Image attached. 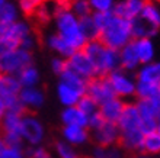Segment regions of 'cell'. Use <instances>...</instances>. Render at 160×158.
I'll use <instances>...</instances> for the list:
<instances>
[{
	"label": "cell",
	"instance_id": "cell-1",
	"mask_svg": "<svg viewBox=\"0 0 160 158\" xmlns=\"http://www.w3.org/2000/svg\"><path fill=\"white\" fill-rule=\"evenodd\" d=\"M55 26H57V33L72 46L74 51L84 50V46L88 44L83 32L80 29V23L72 10H61L55 13L54 16Z\"/></svg>",
	"mask_w": 160,
	"mask_h": 158
},
{
	"label": "cell",
	"instance_id": "cell-2",
	"mask_svg": "<svg viewBox=\"0 0 160 158\" xmlns=\"http://www.w3.org/2000/svg\"><path fill=\"white\" fill-rule=\"evenodd\" d=\"M86 54L90 57L93 65L96 68V74L101 77H106L112 71L119 70V57L118 51L106 48L102 42L92 41L84 46Z\"/></svg>",
	"mask_w": 160,
	"mask_h": 158
},
{
	"label": "cell",
	"instance_id": "cell-3",
	"mask_svg": "<svg viewBox=\"0 0 160 158\" xmlns=\"http://www.w3.org/2000/svg\"><path fill=\"white\" fill-rule=\"evenodd\" d=\"M98 41L102 42L109 50L119 51L132 41L131 22L115 16L109 25L101 32V36Z\"/></svg>",
	"mask_w": 160,
	"mask_h": 158
},
{
	"label": "cell",
	"instance_id": "cell-4",
	"mask_svg": "<svg viewBox=\"0 0 160 158\" xmlns=\"http://www.w3.org/2000/svg\"><path fill=\"white\" fill-rule=\"evenodd\" d=\"M34 65V55L31 51L18 48L13 52L0 57V73L2 75H18L23 68Z\"/></svg>",
	"mask_w": 160,
	"mask_h": 158
},
{
	"label": "cell",
	"instance_id": "cell-5",
	"mask_svg": "<svg viewBox=\"0 0 160 158\" xmlns=\"http://www.w3.org/2000/svg\"><path fill=\"white\" fill-rule=\"evenodd\" d=\"M21 135L23 142L29 144L31 146H38L45 136V129L42 126L41 121L32 115L31 112L25 113L22 116L21 122Z\"/></svg>",
	"mask_w": 160,
	"mask_h": 158
},
{
	"label": "cell",
	"instance_id": "cell-6",
	"mask_svg": "<svg viewBox=\"0 0 160 158\" xmlns=\"http://www.w3.org/2000/svg\"><path fill=\"white\" fill-rule=\"evenodd\" d=\"M84 94L89 96L98 106H101V104L106 103L108 100L117 97L112 87H111L109 81H108V79L106 77H101V75H96L92 80H89L88 84H86Z\"/></svg>",
	"mask_w": 160,
	"mask_h": 158
},
{
	"label": "cell",
	"instance_id": "cell-7",
	"mask_svg": "<svg viewBox=\"0 0 160 158\" xmlns=\"http://www.w3.org/2000/svg\"><path fill=\"white\" fill-rule=\"evenodd\" d=\"M106 79L117 97L122 99V97L135 96V81L130 74H127V71H122L121 68L115 70L106 75Z\"/></svg>",
	"mask_w": 160,
	"mask_h": 158
},
{
	"label": "cell",
	"instance_id": "cell-8",
	"mask_svg": "<svg viewBox=\"0 0 160 158\" xmlns=\"http://www.w3.org/2000/svg\"><path fill=\"white\" fill-rule=\"evenodd\" d=\"M67 64H68V68L73 70L76 74H79L80 77H83L86 81L92 80L93 77H96V68L93 65L92 60L86 54L84 50H80L76 51L74 54L67 60Z\"/></svg>",
	"mask_w": 160,
	"mask_h": 158
},
{
	"label": "cell",
	"instance_id": "cell-9",
	"mask_svg": "<svg viewBox=\"0 0 160 158\" xmlns=\"http://www.w3.org/2000/svg\"><path fill=\"white\" fill-rule=\"evenodd\" d=\"M119 136H121V131L118 125L111 122H105L99 129L92 132V138L96 142V146H103V148L118 145Z\"/></svg>",
	"mask_w": 160,
	"mask_h": 158
},
{
	"label": "cell",
	"instance_id": "cell-10",
	"mask_svg": "<svg viewBox=\"0 0 160 158\" xmlns=\"http://www.w3.org/2000/svg\"><path fill=\"white\" fill-rule=\"evenodd\" d=\"M147 2L148 0H119L114 4L112 12L117 17L131 22L141 15Z\"/></svg>",
	"mask_w": 160,
	"mask_h": 158
},
{
	"label": "cell",
	"instance_id": "cell-11",
	"mask_svg": "<svg viewBox=\"0 0 160 158\" xmlns=\"http://www.w3.org/2000/svg\"><path fill=\"white\" fill-rule=\"evenodd\" d=\"M118 128L121 132L125 131H132V129H140L141 125V117H140L138 109L135 103H125L124 110L121 113V117L118 121Z\"/></svg>",
	"mask_w": 160,
	"mask_h": 158
},
{
	"label": "cell",
	"instance_id": "cell-12",
	"mask_svg": "<svg viewBox=\"0 0 160 158\" xmlns=\"http://www.w3.org/2000/svg\"><path fill=\"white\" fill-rule=\"evenodd\" d=\"M125 102L119 97H114V99L108 100L106 103L99 106V113L102 117L105 119V122H111V123H118L121 113L124 110Z\"/></svg>",
	"mask_w": 160,
	"mask_h": 158
},
{
	"label": "cell",
	"instance_id": "cell-13",
	"mask_svg": "<svg viewBox=\"0 0 160 158\" xmlns=\"http://www.w3.org/2000/svg\"><path fill=\"white\" fill-rule=\"evenodd\" d=\"M19 99L22 104L25 106L28 112H32L35 109H39L45 102L44 93L38 87H29V89H22L19 93Z\"/></svg>",
	"mask_w": 160,
	"mask_h": 158
},
{
	"label": "cell",
	"instance_id": "cell-14",
	"mask_svg": "<svg viewBox=\"0 0 160 158\" xmlns=\"http://www.w3.org/2000/svg\"><path fill=\"white\" fill-rule=\"evenodd\" d=\"M144 141V133L140 129H132V131H125L121 132L118 145L124 148L125 151H131V152H141V146H143Z\"/></svg>",
	"mask_w": 160,
	"mask_h": 158
},
{
	"label": "cell",
	"instance_id": "cell-15",
	"mask_svg": "<svg viewBox=\"0 0 160 158\" xmlns=\"http://www.w3.org/2000/svg\"><path fill=\"white\" fill-rule=\"evenodd\" d=\"M159 28L146 21L143 16L135 17L131 21V32H132V39H152L157 33Z\"/></svg>",
	"mask_w": 160,
	"mask_h": 158
},
{
	"label": "cell",
	"instance_id": "cell-16",
	"mask_svg": "<svg viewBox=\"0 0 160 158\" xmlns=\"http://www.w3.org/2000/svg\"><path fill=\"white\" fill-rule=\"evenodd\" d=\"M57 96H58V100L61 102L64 108H72V106H77L83 93L76 90L72 86H68V84L63 83V81H58V84H57Z\"/></svg>",
	"mask_w": 160,
	"mask_h": 158
},
{
	"label": "cell",
	"instance_id": "cell-17",
	"mask_svg": "<svg viewBox=\"0 0 160 158\" xmlns=\"http://www.w3.org/2000/svg\"><path fill=\"white\" fill-rule=\"evenodd\" d=\"M132 45H134L135 54L138 57V61L141 65L150 64L154 61V45H153L152 39H132Z\"/></svg>",
	"mask_w": 160,
	"mask_h": 158
},
{
	"label": "cell",
	"instance_id": "cell-18",
	"mask_svg": "<svg viewBox=\"0 0 160 158\" xmlns=\"http://www.w3.org/2000/svg\"><path fill=\"white\" fill-rule=\"evenodd\" d=\"M61 122H63L64 126H83V128H88L89 116L82 112L77 106H72V108H64L63 113H61Z\"/></svg>",
	"mask_w": 160,
	"mask_h": 158
},
{
	"label": "cell",
	"instance_id": "cell-19",
	"mask_svg": "<svg viewBox=\"0 0 160 158\" xmlns=\"http://www.w3.org/2000/svg\"><path fill=\"white\" fill-rule=\"evenodd\" d=\"M63 141H66L70 145H83L89 141V129L83 126H64L63 131Z\"/></svg>",
	"mask_w": 160,
	"mask_h": 158
},
{
	"label": "cell",
	"instance_id": "cell-20",
	"mask_svg": "<svg viewBox=\"0 0 160 158\" xmlns=\"http://www.w3.org/2000/svg\"><path fill=\"white\" fill-rule=\"evenodd\" d=\"M118 57H119V68L122 71H132L140 65L138 57L135 54L132 41L118 51Z\"/></svg>",
	"mask_w": 160,
	"mask_h": 158
},
{
	"label": "cell",
	"instance_id": "cell-21",
	"mask_svg": "<svg viewBox=\"0 0 160 158\" xmlns=\"http://www.w3.org/2000/svg\"><path fill=\"white\" fill-rule=\"evenodd\" d=\"M135 106L138 109L141 121H159L160 119V104L156 100H137Z\"/></svg>",
	"mask_w": 160,
	"mask_h": 158
},
{
	"label": "cell",
	"instance_id": "cell-22",
	"mask_svg": "<svg viewBox=\"0 0 160 158\" xmlns=\"http://www.w3.org/2000/svg\"><path fill=\"white\" fill-rule=\"evenodd\" d=\"M22 86L16 75H2L0 77V99H9L19 96Z\"/></svg>",
	"mask_w": 160,
	"mask_h": 158
},
{
	"label": "cell",
	"instance_id": "cell-23",
	"mask_svg": "<svg viewBox=\"0 0 160 158\" xmlns=\"http://www.w3.org/2000/svg\"><path fill=\"white\" fill-rule=\"evenodd\" d=\"M47 45L50 46L54 52H57L61 58H66V60H68L76 52L67 42L64 41L63 38L60 36L58 33H51V35H48V38H47Z\"/></svg>",
	"mask_w": 160,
	"mask_h": 158
},
{
	"label": "cell",
	"instance_id": "cell-24",
	"mask_svg": "<svg viewBox=\"0 0 160 158\" xmlns=\"http://www.w3.org/2000/svg\"><path fill=\"white\" fill-rule=\"evenodd\" d=\"M137 81L143 83L160 84V63L153 61L150 64H146L137 71Z\"/></svg>",
	"mask_w": 160,
	"mask_h": 158
},
{
	"label": "cell",
	"instance_id": "cell-25",
	"mask_svg": "<svg viewBox=\"0 0 160 158\" xmlns=\"http://www.w3.org/2000/svg\"><path fill=\"white\" fill-rule=\"evenodd\" d=\"M22 116L23 115H19V113L6 112L3 121L0 123V133H21Z\"/></svg>",
	"mask_w": 160,
	"mask_h": 158
},
{
	"label": "cell",
	"instance_id": "cell-26",
	"mask_svg": "<svg viewBox=\"0 0 160 158\" xmlns=\"http://www.w3.org/2000/svg\"><path fill=\"white\" fill-rule=\"evenodd\" d=\"M19 83H21L22 89H29V87H37L39 83V71L35 68L34 65H29L23 68V70L16 75Z\"/></svg>",
	"mask_w": 160,
	"mask_h": 158
},
{
	"label": "cell",
	"instance_id": "cell-27",
	"mask_svg": "<svg viewBox=\"0 0 160 158\" xmlns=\"http://www.w3.org/2000/svg\"><path fill=\"white\" fill-rule=\"evenodd\" d=\"M79 23H80V29H82V32H83V35L88 42L98 41V39H99V36H101V29L96 26L92 15L88 17H83V19H79Z\"/></svg>",
	"mask_w": 160,
	"mask_h": 158
},
{
	"label": "cell",
	"instance_id": "cell-28",
	"mask_svg": "<svg viewBox=\"0 0 160 158\" xmlns=\"http://www.w3.org/2000/svg\"><path fill=\"white\" fill-rule=\"evenodd\" d=\"M60 81H63V83L74 87L76 90L83 93V94H84V92H86V84H88V81H86L83 77H80L79 74H76L73 70H70V68H67L63 74L60 75Z\"/></svg>",
	"mask_w": 160,
	"mask_h": 158
},
{
	"label": "cell",
	"instance_id": "cell-29",
	"mask_svg": "<svg viewBox=\"0 0 160 158\" xmlns=\"http://www.w3.org/2000/svg\"><path fill=\"white\" fill-rule=\"evenodd\" d=\"M18 10L19 9L13 3L6 2L0 7V26H9V25H12V23H15L16 21H19L18 19V15H19Z\"/></svg>",
	"mask_w": 160,
	"mask_h": 158
},
{
	"label": "cell",
	"instance_id": "cell-30",
	"mask_svg": "<svg viewBox=\"0 0 160 158\" xmlns=\"http://www.w3.org/2000/svg\"><path fill=\"white\" fill-rule=\"evenodd\" d=\"M160 84L143 83V81H135V97L137 100H147L154 99L157 94Z\"/></svg>",
	"mask_w": 160,
	"mask_h": 158
},
{
	"label": "cell",
	"instance_id": "cell-31",
	"mask_svg": "<svg viewBox=\"0 0 160 158\" xmlns=\"http://www.w3.org/2000/svg\"><path fill=\"white\" fill-rule=\"evenodd\" d=\"M141 152L146 155H157L160 154V135L157 132L144 135L143 146H141Z\"/></svg>",
	"mask_w": 160,
	"mask_h": 158
},
{
	"label": "cell",
	"instance_id": "cell-32",
	"mask_svg": "<svg viewBox=\"0 0 160 158\" xmlns=\"http://www.w3.org/2000/svg\"><path fill=\"white\" fill-rule=\"evenodd\" d=\"M140 16H143L146 21H148L154 26L160 28V10H159V7H157L156 4L153 3V2L148 0L147 3H146V6H144L143 12H141Z\"/></svg>",
	"mask_w": 160,
	"mask_h": 158
},
{
	"label": "cell",
	"instance_id": "cell-33",
	"mask_svg": "<svg viewBox=\"0 0 160 158\" xmlns=\"http://www.w3.org/2000/svg\"><path fill=\"white\" fill-rule=\"evenodd\" d=\"M72 13L77 19H83V17H88L93 13L92 7H90V3L89 0H73L72 2V7H70Z\"/></svg>",
	"mask_w": 160,
	"mask_h": 158
},
{
	"label": "cell",
	"instance_id": "cell-34",
	"mask_svg": "<svg viewBox=\"0 0 160 158\" xmlns=\"http://www.w3.org/2000/svg\"><path fill=\"white\" fill-rule=\"evenodd\" d=\"M45 2L47 0H19V2H18V6H19V10H21L26 17H34L37 10H38Z\"/></svg>",
	"mask_w": 160,
	"mask_h": 158
},
{
	"label": "cell",
	"instance_id": "cell-35",
	"mask_svg": "<svg viewBox=\"0 0 160 158\" xmlns=\"http://www.w3.org/2000/svg\"><path fill=\"white\" fill-rule=\"evenodd\" d=\"M54 150L58 158H80L74 146L67 144L66 141H57L54 144Z\"/></svg>",
	"mask_w": 160,
	"mask_h": 158
},
{
	"label": "cell",
	"instance_id": "cell-36",
	"mask_svg": "<svg viewBox=\"0 0 160 158\" xmlns=\"http://www.w3.org/2000/svg\"><path fill=\"white\" fill-rule=\"evenodd\" d=\"M92 17H93V21H95V23H96V26L102 32L111 23V21L115 17V15L112 10H109V12H93Z\"/></svg>",
	"mask_w": 160,
	"mask_h": 158
},
{
	"label": "cell",
	"instance_id": "cell-37",
	"mask_svg": "<svg viewBox=\"0 0 160 158\" xmlns=\"http://www.w3.org/2000/svg\"><path fill=\"white\" fill-rule=\"evenodd\" d=\"M18 48H21V42L10 36H2L0 38V57L6 55L9 52L16 51Z\"/></svg>",
	"mask_w": 160,
	"mask_h": 158
},
{
	"label": "cell",
	"instance_id": "cell-38",
	"mask_svg": "<svg viewBox=\"0 0 160 158\" xmlns=\"http://www.w3.org/2000/svg\"><path fill=\"white\" fill-rule=\"evenodd\" d=\"M77 108L83 113H86L88 116H90V115H93V113H96L98 110H99V106L86 94L82 96V99H80L79 103H77Z\"/></svg>",
	"mask_w": 160,
	"mask_h": 158
},
{
	"label": "cell",
	"instance_id": "cell-39",
	"mask_svg": "<svg viewBox=\"0 0 160 158\" xmlns=\"http://www.w3.org/2000/svg\"><path fill=\"white\" fill-rule=\"evenodd\" d=\"M93 12H109L114 9L115 0H89Z\"/></svg>",
	"mask_w": 160,
	"mask_h": 158
},
{
	"label": "cell",
	"instance_id": "cell-40",
	"mask_svg": "<svg viewBox=\"0 0 160 158\" xmlns=\"http://www.w3.org/2000/svg\"><path fill=\"white\" fill-rule=\"evenodd\" d=\"M26 158H54L50 151L44 146H31L25 150Z\"/></svg>",
	"mask_w": 160,
	"mask_h": 158
},
{
	"label": "cell",
	"instance_id": "cell-41",
	"mask_svg": "<svg viewBox=\"0 0 160 158\" xmlns=\"http://www.w3.org/2000/svg\"><path fill=\"white\" fill-rule=\"evenodd\" d=\"M0 136L3 138L4 145L6 146L23 148V139H22L21 133H0Z\"/></svg>",
	"mask_w": 160,
	"mask_h": 158
},
{
	"label": "cell",
	"instance_id": "cell-42",
	"mask_svg": "<svg viewBox=\"0 0 160 158\" xmlns=\"http://www.w3.org/2000/svg\"><path fill=\"white\" fill-rule=\"evenodd\" d=\"M2 158H26L25 150L23 148H18V146H6L3 152L0 154Z\"/></svg>",
	"mask_w": 160,
	"mask_h": 158
},
{
	"label": "cell",
	"instance_id": "cell-43",
	"mask_svg": "<svg viewBox=\"0 0 160 158\" xmlns=\"http://www.w3.org/2000/svg\"><path fill=\"white\" fill-rule=\"evenodd\" d=\"M51 68H52V71L60 77V75L68 68L67 60L61 58V57H55V58H52V61H51Z\"/></svg>",
	"mask_w": 160,
	"mask_h": 158
},
{
	"label": "cell",
	"instance_id": "cell-44",
	"mask_svg": "<svg viewBox=\"0 0 160 158\" xmlns=\"http://www.w3.org/2000/svg\"><path fill=\"white\" fill-rule=\"evenodd\" d=\"M105 123V119L102 117V115L99 113V110H98L96 113H93V115H90L89 116V122H88V129L89 131H96V129H99L102 125Z\"/></svg>",
	"mask_w": 160,
	"mask_h": 158
},
{
	"label": "cell",
	"instance_id": "cell-45",
	"mask_svg": "<svg viewBox=\"0 0 160 158\" xmlns=\"http://www.w3.org/2000/svg\"><path fill=\"white\" fill-rule=\"evenodd\" d=\"M92 158H108V148L95 146V150L92 152Z\"/></svg>",
	"mask_w": 160,
	"mask_h": 158
},
{
	"label": "cell",
	"instance_id": "cell-46",
	"mask_svg": "<svg viewBox=\"0 0 160 158\" xmlns=\"http://www.w3.org/2000/svg\"><path fill=\"white\" fill-rule=\"evenodd\" d=\"M4 115H6V108H4V103H3V100L0 99V123H2V121H3Z\"/></svg>",
	"mask_w": 160,
	"mask_h": 158
},
{
	"label": "cell",
	"instance_id": "cell-47",
	"mask_svg": "<svg viewBox=\"0 0 160 158\" xmlns=\"http://www.w3.org/2000/svg\"><path fill=\"white\" fill-rule=\"evenodd\" d=\"M131 158H153V157H150V155H146V154H143V152H135L134 155H132V157Z\"/></svg>",
	"mask_w": 160,
	"mask_h": 158
},
{
	"label": "cell",
	"instance_id": "cell-48",
	"mask_svg": "<svg viewBox=\"0 0 160 158\" xmlns=\"http://www.w3.org/2000/svg\"><path fill=\"white\" fill-rule=\"evenodd\" d=\"M153 100H156L157 103L160 104V87H159V90H157V94H156V97H154V99H153Z\"/></svg>",
	"mask_w": 160,
	"mask_h": 158
},
{
	"label": "cell",
	"instance_id": "cell-49",
	"mask_svg": "<svg viewBox=\"0 0 160 158\" xmlns=\"http://www.w3.org/2000/svg\"><path fill=\"white\" fill-rule=\"evenodd\" d=\"M156 132L160 135V119H159V122H157V129H156Z\"/></svg>",
	"mask_w": 160,
	"mask_h": 158
},
{
	"label": "cell",
	"instance_id": "cell-50",
	"mask_svg": "<svg viewBox=\"0 0 160 158\" xmlns=\"http://www.w3.org/2000/svg\"><path fill=\"white\" fill-rule=\"evenodd\" d=\"M6 2H8V0H0V7H2V6H3V4L6 3Z\"/></svg>",
	"mask_w": 160,
	"mask_h": 158
},
{
	"label": "cell",
	"instance_id": "cell-51",
	"mask_svg": "<svg viewBox=\"0 0 160 158\" xmlns=\"http://www.w3.org/2000/svg\"><path fill=\"white\" fill-rule=\"evenodd\" d=\"M0 77H2V73H0Z\"/></svg>",
	"mask_w": 160,
	"mask_h": 158
},
{
	"label": "cell",
	"instance_id": "cell-52",
	"mask_svg": "<svg viewBox=\"0 0 160 158\" xmlns=\"http://www.w3.org/2000/svg\"><path fill=\"white\" fill-rule=\"evenodd\" d=\"M0 158H2V157H0Z\"/></svg>",
	"mask_w": 160,
	"mask_h": 158
},
{
	"label": "cell",
	"instance_id": "cell-53",
	"mask_svg": "<svg viewBox=\"0 0 160 158\" xmlns=\"http://www.w3.org/2000/svg\"><path fill=\"white\" fill-rule=\"evenodd\" d=\"M159 2H160V0H159Z\"/></svg>",
	"mask_w": 160,
	"mask_h": 158
}]
</instances>
